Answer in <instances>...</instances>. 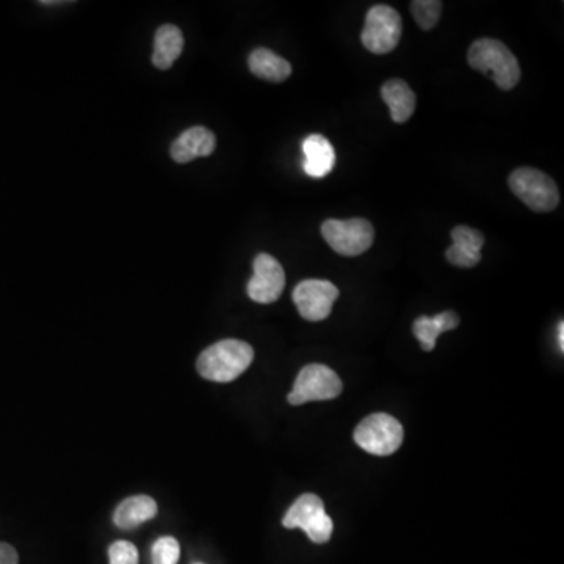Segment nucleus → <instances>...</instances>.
Listing matches in <instances>:
<instances>
[{"label": "nucleus", "instance_id": "nucleus-1", "mask_svg": "<svg viewBox=\"0 0 564 564\" xmlns=\"http://www.w3.org/2000/svg\"><path fill=\"white\" fill-rule=\"evenodd\" d=\"M253 359L250 344L237 339L220 340L199 355L196 369L206 380L231 383L251 366Z\"/></svg>", "mask_w": 564, "mask_h": 564}, {"label": "nucleus", "instance_id": "nucleus-2", "mask_svg": "<svg viewBox=\"0 0 564 564\" xmlns=\"http://www.w3.org/2000/svg\"><path fill=\"white\" fill-rule=\"evenodd\" d=\"M467 62L478 73L486 74L502 90H511L521 79L517 58L502 41L481 38L470 46Z\"/></svg>", "mask_w": 564, "mask_h": 564}, {"label": "nucleus", "instance_id": "nucleus-3", "mask_svg": "<svg viewBox=\"0 0 564 564\" xmlns=\"http://www.w3.org/2000/svg\"><path fill=\"white\" fill-rule=\"evenodd\" d=\"M402 423L389 414L376 413L366 417L355 430V442L362 450L376 456H389L403 442Z\"/></svg>", "mask_w": 564, "mask_h": 564}, {"label": "nucleus", "instance_id": "nucleus-4", "mask_svg": "<svg viewBox=\"0 0 564 564\" xmlns=\"http://www.w3.org/2000/svg\"><path fill=\"white\" fill-rule=\"evenodd\" d=\"M511 190L535 212H550L560 203L554 179L535 168H519L508 179Z\"/></svg>", "mask_w": 564, "mask_h": 564}, {"label": "nucleus", "instance_id": "nucleus-5", "mask_svg": "<svg viewBox=\"0 0 564 564\" xmlns=\"http://www.w3.org/2000/svg\"><path fill=\"white\" fill-rule=\"evenodd\" d=\"M322 235L337 254L345 257L366 253L375 240L373 226L364 218L326 220L322 225Z\"/></svg>", "mask_w": 564, "mask_h": 564}, {"label": "nucleus", "instance_id": "nucleus-6", "mask_svg": "<svg viewBox=\"0 0 564 564\" xmlns=\"http://www.w3.org/2000/svg\"><path fill=\"white\" fill-rule=\"evenodd\" d=\"M402 18L389 5H375L367 11L366 26L361 40L367 51L376 55L389 54L402 37Z\"/></svg>", "mask_w": 564, "mask_h": 564}, {"label": "nucleus", "instance_id": "nucleus-7", "mask_svg": "<svg viewBox=\"0 0 564 564\" xmlns=\"http://www.w3.org/2000/svg\"><path fill=\"white\" fill-rule=\"evenodd\" d=\"M286 528H301L312 543L325 544L333 535V519L326 514L322 499L315 494H304L282 519Z\"/></svg>", "mask_w": 564, "mask_h": 564}, {"label": "nucleus", "instance_id": "nucleus-8", "mask_svg": "<svg viewBox=\"0 0 564 564\" xmlns=\"http://www.w3.org/2000/svg\"><path fill=\"white\" fill-rule=\"evenodd\" d=\"M344 386L334 370L323 364H309L298 373L289 394L290 405L300 406L309 402H323L339 397Z\"/></svg>", "mask_w": 564, "mask_h": 564}, {"label": "nucleus", "instance_id": "nucleus-9", "mask_svg": "<svg viewBox=\"0 0 564 564\" xmlns=\"http://www.w3.org/2000/svg\"><path fill=\"white\" fill-rule=\"evenodd\" d=\"M339 289L333 282L322 279H308L293 290V303L297 304L301 317L308 322H322L333 311Z\"/></svg>", "mask_w": 564, "mask_h": 564}, {"label": "nucleus", "instance_id": "nucleus-10", "mask_svg": "<svg viewBox=\"0 0 564 564\" xmlns=\"http://www.w3.org/2000/svg\"><path fill=\"white\" fill-rule=\"evenodd\" d=\"M254 275L248 282V295L256 303H275L286 287V273L270 254H259L254 259Z\"/></svg>", "mask_w": 564, "mask_h": 564}, {"label": "nucleus", "instance_id": "nucleus-11", "mask_svg": "<svg viewBox=\"0 0 564 564\" xmlns=\"http://www.w3.org/2000/svg\"><path fill=\"white\" fill-rule=\"evenodd\" d=\"M453 245L445 257L450 264L461 268H472L480 262L481 248L485 245V237L477 229L469 226H456L452 231Z\"/></svg>", "mask_w": 564, "mask_h": 564}, {"label": "nucleus", "instance_id": "nucleus-12", "mask_svg": "<svg viewBox=\"0 0 564 564\" xmlns=\"http://www.w3.org/2000/svg\"><path fill=\"white\" fill-rule=\"evenodd\" d=\"M217 138L206 127L196 126L179 135L171 145L174 162L187 163L198 157H209L215 151Z\"/></svg>", "mask_w": 564, "mask_h": 564}, {"label": "nucleus", "instance_id": "nucleus-13", "mask_svg": "<svg viewBox=\"0 0 564 564\" xmlns=\"http://www.w3.org/2000/svg\"><path fill=\"white\" fill-rule=\"evenodd\" d=\"M304 171L311 178H323L336 165L333 145L323 135H309L303 143Z\"/></svg>", "mask_w": 564, "mask_h": 564}, {"label": "nucleus", "instance_id": "nucleus-14", "mask_svg": "<svg viewBox=\"0 0 564 564\" xmlns=\"http://www.w3.org/2000/svg\"><path fill=\"white\" fill-rule=\"evenodd\" d=\"M381 98L391 110L394 123H406L416 110V94L403 80H387L381 88Z\"/></svg>", "mask_w": 564, "mask_h": 564}, {"label": "nucleus", "instance_id": "nucleus-15", "mask_svg": "<svg viewBox=\"0 0 564 564\" xmlns=\"http://www.w3.org/2000/svg\"><path fill=\"white\" fill-rule=\"evenodd\" d=\"M157 516L156 500L149 496H134L123 502L116 508L113 521L121 530H132L143 522L151 521Z\"/></svg>", "mask_w": 564, "mask_h": 564}, {"label": "nucleus", "instance_id": "nucleus-16", "mask_svg": "<svg viewBox=\"0 0 564 564\" xmlns=\"http://www.w3.org/2000/svg\"><path fill=\"white\" fill-rule=\"evenodd\" d=\"M248 66L254 76L273 82V84L284 82L292 74L290 63L265 47H259L256 51L251 52Z\"/></svg>", "mask_w": 564, "mask_h": 564}, {"label": "nucleus", "instance_id": "nucleus-17", "mask_svg": "<svg viewBox=\"0 0 564 564\" xmlns=\"http://www.w3.org/2000/svg\"><path fill=\"white\" fill-rule=\"evenodd\" d=\"M184 49V37L181 30L171 24H165L156 32L152 65L157 69H170Z\"/></svg>", "mask_w": 564, "mask_h": 564}, {"label": "nucleus", "instance_id": "nucleus-18", "mask_svg": "<svg viewBox=\"0 0 564 564\" xmlns=\"http://www.w3.org/2000/svg\"><path fill=\"white\" fill-rule=\"evenodd\" d=\"M458 325H460V317L453 311H445L434 317H425V315L419 317L414 322L413 331L423 350L433 351L438 337Z\"/></svg>", "mask_w": 564, "mask_h": 564}, {"label": "nucleus", "instance_id": "nucleus-19", "mask_svg": "<svg viewBox=\"0 0 564 564\" xmlns=\"http://www.w3.org/2000/svg\"><path fill=\"white\" fill-rule=\"evenodd\" d=\"M411 11L417 26L422 30H431L436 27L442 15V2L439 0H414L411 2Z\"/></svg>", "mask_w": 564, "mask_h": 564}, {"label": "nucleus", "instance_id": "nucleus-20", "mask_svg": "<svg viewBox=\"0 0 564 564\" xmlns=\"http://www.w3.org/2000/svg\"><path fill=\"white\" fill-rule=\"evenodd\" d=\"M181 546L173 536H163L152 546V564H178Z\"/></svg>", "mask_w": 564, "mask_h": 564}, {"label": "nucleus", "instance_id": "nucleus-21", "mask_svg": "<svg viewBox=\"0 0 564 564\" xmlns=\"http://www.w3.org/2000/svg\"><path fill=\"white\" fill-rule=\"evenodd\" d=\"M110 564H138V550L129 541H116L109 549Z\"/></svg>", "mask_w": 564, "mask_h": 564}, {"label": "nucleus", "instance_id": "nucleus-22", "mask_svg": "<svg viewBox=\"0 0 564 564\" xmlns=\"http://www.w3.org/2000/svg\"><path fill=\"white\" fill-rule=\"evenodd\" d=\"M18 552L7 543H0V564H18Z\"/></svg>", "mask_w": 564, "mask_h": 564}, {"label": "nucleus", "instance_id": "nucleus-23", "mask_svg": "<svg viewBox=\"0 0 564 564\" xmlns=\"http://www.w3.org/2000/svg\"><path fill=\"white\" fill-rule=\"evenodd\" d=\"M558 342H560V351L564 350V323L561 322L558 325V334H557Z\"/></svg>", "mask_w": 564, "mask_h": 564}]
</instances>
